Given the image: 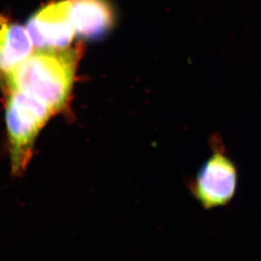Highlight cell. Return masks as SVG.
<instances>
[{"mask_svg": "<svg viewBox=\"0 0 261 261\" xmlns=\"http://www.w3.org/2000/svg\"><path fill=\"white\" fill-rule=\"evenodd\" d=\"M82 52L80 46L33 51L5 78L3 87L33 96L57 113L70 100Z\"/></svg>", "mask_w": 261, "mask_h": 261, "instance_id": "1", "label": "cell"}, {"mask_svg": "<svg viewBox=\"0 0 261 261\" xmlns=\"http://www.w3.org/2000/svg\"><path fill=\"white\" fill-rule=\"evenodd\" d=\"M6 126L10 142L11 172L25 171L38 133L55 112L45 103L20 91H8Z\"/></svg>", "mask_w": 261, "mask_h": 261, "instance_id": "2", "label": "cell"}, {"mask_svg": "<svg viewBox=\"0 0 261 261\" xmlns=\"http://www.w3.org/2000/svg\"><path fill=\"white\" fill-rule=\"evenodd\" d=\"M213 143V153L189 184V190L204 210L227 205L238 186L236 166L220 143Z\"/></svg>", "mask_w": 261, "mask_h": 261, "instance_id": "3", "label": "cell"}, {"mask_svg": "<svg viewBox=\"0 0 261 261\" xmlns=\"http://www.w3.org/2000/svg\"><path fill=\"white\" fill-rule=\"evenodd\" d=\"M25 28L38 49L69 48L75 36L70 1L61 0L46 5L29 19Z\"/></svg>", "mask_w": 261, "mask_h": 261, "instance_id": "4", "label": "cell"}, {"mask_svg": "<svg viewBox=\"0 0 261 261\" xmlns=\"http://www.w3.org/2000/svg\"><path fill=\"white\" fill-rule=\"evenodd\" d=\"M75 35L94 39L113 28L116 14L107 0H69Z\"/></svg>", "mask_w": 261, "mask_h": 261, "instance_id": "5", "label": "cell"}, {"mask_svg": "<svg viewBox=\"0 0 261 261\" xmlns=\"http://www.w3.org/2000/svg\"><path fill=\"white\" fill-rule=\"evenodd\" d=\"M33 47L27 28L0 15V80L4 82L22 63L33 53Z\"/></svg>", "mask_w": 261, "mask_h": 261, "instance_id": "6", "label": "cell"}]
</instances>
